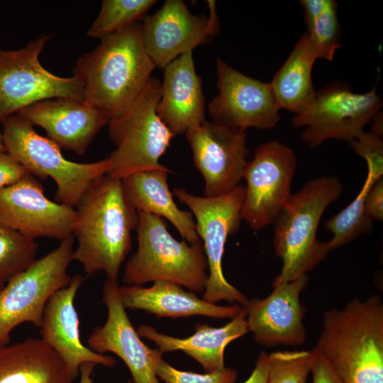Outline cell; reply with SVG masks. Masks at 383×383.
Returning <instances> with one entry per match:
<instances>
[{
    "mask_svg": "<svg viewBox=\"0 0 383 383\" xmlns=\"http://www.w3.org/2000/svg\"><path fill=\"white\" fill-rule=\"evenodd\" d=\"M125 309L143 310L157 317L184 318L204 316L216 318H234L243 309L238 304L218 306L197 297L176 283L157 280L150 287L123 285L118 288Z\"/></svg>",
    "mask_w": 383,
    "mask_h": 383,
    "instance_id": "obj_21",
    "label": "cell"
},
{
    "mask_svg": "<svg viewBox=\"0 0 383 383\" xmlns=\"http://www.w3.org/2000/svg\"><path fill=\"white\" fill-rule=\"evenodd\" d=\"M195 330L192 335L186 338L161 333L148 325H140L136 331L139 336L153 341L161 353L183 351L196 360L206 372H211L225 368L226 347L248 332L246 312L243 307L224 326L215 328L197 323Z\"/></svg>",
    "mask_w": 383,
    "mask_h": 383,
    "instance_id": "obj_22",
    "label": "cell"
},
{
    "mask_svg": "<svg viewBox=\"0 0 383 383\" xmlns=\"http://www.w3.org/2000/svg\"><path fill=\"white\" fill-rule=\"evenodd\" d=\"M84 280L82 275L76 274L67 287L51 296L45 306L40 328L41 339L60 356L74 380L84 362L106 367H112L116 363L113 357L92 351L80 340L79 321L74 299Z\"/></svg>",
    "mask_w": 383,
    "mask_h": 383,
    "instance_id": "obj_19",
    "label": "cell"
},
{
    "mask_svg": "<svg viewBox=\"0 0 383 383\" xmlns=\"http://www.w3.org/2000/svg\"><path fill=\"white\" fill-rule=\"evenodd\" d=\"M67 366L42 339L0 348V383H72Z\"/></svg>",
    "mask_w": 383,
    "mask_h": 383,
    "instance_id": "obj_24",
    "label": "cell"
},
{
    "mask_svg": "<svg viewBox=\"0 0 383 383\" xmlns=\"http://www.w3.org/2000/svg\"><path fill=\"white\" fill-rule=\"evenodd\" d=\"M28 173L10 155L0 152V189L17 182Z\"/></svg>",
    "mask_w": 383,
    "mask_h": 383,
    "instance_id": "obj_33",
    "label": "cell"
},
{
    "mask_svg": "<svg viewBox=\"0 0 383 383\" xmlns=\"http://www.w3.org/2000/svg\"><path fill=\"white\" fill-rule=\"evenodd\" d=\"M156 375L165 383H234L237 372L229 367L206 374L182 371L162 358L157 365Z\"/></svg>",
    "mask_w": 383,
    "mask_h": 383,
    "instance_id": "obj_31",
    "label": "cell"
},
{
    "mask_svg": "<svg viewBox=\"0 0 383 383\" xmlns=\"http://www.w3.org/2000/svg\"><path fill=\"white\" fill-rule=\"evenodd\" d=\"M155 68L145 50L141 23L137 22L101 39L78 59L73 76L82 84L84 101L110 121L132 106Z\"/></svg>",
    "mask_w": 383,
    "mask_h": 383,
    "instance_id": "obj_2",
    "label": "cell"
},
{
    "mask_svg": "<svg viewBox=\"0 0 383 383\" xmlns=\"http://www.w3.org/2000/svg\"><path fill=\"white\" fill-rule=\"evenodd\" d=\"M342 192L339 178L327 176L310 179L292 194L274 223L273 244L282 267L273 287L306 274L326 257L331 250L328 242L317 239L318 226L324 211Z\"/></svg>",
    "mask_w": 383,
    "mask_h": 383,
    "instance_id": "obj_3",
    "label": "cell"
},
{
    "mask_svg": "<svg viewBox=\"0 0 383 383\" xmlns=\"http://www.w3.org/2000/svg\"><path fill=\"white\" fill-rule=\"evenodd\" d=\"M308 284L306 274L273 287L265 299L248 300L243 306L248 331L259 344L270 348L278 345L296 346L304 343L303 324L305 308L300 294Z\"/></svg>",
    "mask_w": 383,
    "mask_h": 383,
    "instance_id": "obj_17",
    "label": "cell"
},
{
    "mask_svg": "<svg viewBox=\"0 0 383 383\" xmlns=\"http://www.w3.org/2000/svg\"><path fill=\"white\" fill-rule=\"evenodd\" d=\"M5 152V148L3 143L2 132L0 130V152Z\"/></svg>",
    "mask_w": 383,
    "mask_h": 383,
    "instance_id": "obj_39",
    "label": "cell"
},
{
    "mask_svg": "<svg viewBox=\"0 0 383 383\" xmlns=\"http://www.w3.org/2000/svg\"><path fill=\"white\" fill-rule=\"evenodd\" d=\"M313 351V383H344L327 359L314 349Z\"/></svg>",
    "mask_w": 383,
    "mask_h": 383,
    "instance_id": "obj_35",
    "label": "cell"
},
{
    "mask_svg": "<svg viewBox=\"0 0 383 383\" xmlns=\"http://www.w3.org/2000/svg\"><path fill=\"white\" fill-rule=\"evenodd\" d=\"M351 148L367 162L368 172L374 179L383 176V142L373 132H362L350 142Z\"/></svg>",
    "mask_w": 383,
    "mask_h": 383,
    "instance_id": "obj_32",
    "label": "cell"
},
{
    "mask_svg": "<svg viewBox=\"0 0 383 383\" xmlns=\"http://www.w3.org/2000/svg\"><path fill=\"white\" fill-rule=\"evenodd\" d=\"M38 126L60 148L84 155L109 119L84 100L55 97L32 104L16 113Z\"/></svg>",
    "mask_w": 383,
    "mask_h": 383,
    "instance_id": "obj_18",
    "label": "cell"
},
{
    "mask_svg": "<svg viewBox=\"0 0 383 383\" xmlns=\"http://www.w3.org/2000/svg\"><path fill=\"white\" fill-rule=\"evenodd\" d=\"M50 38V35L42 34L15 50L0 47V123L25 107L46 99L84 100L77 77L55 75L40 62L39 55Z\"/></svg>",
    "mask_w": 383,
    "mask_h": 383,
    "instance_id": "obj_9",
    "label": "cell"
},
{
    "mask_svg": "<svg viewBox=\"0 0 383 383\" xmlns=\"http://www.w3.org/2000/svg\"><path fill=\"white\" fill-rule=\"evenodd\" d=\"M4 286V284H0V289Z\"/></svg>",
    "mask_w": 383,
    "mask_h": 383,
    "instance_id": "obj_40",
    "label": "cell"
},
{
    "mask_svg": "<svg viewBox=\"0 0 383 383\" xmlns=\"http://www.w3.org/2000/svg\"><path fill=\"white\" fill-rule=\"evenodd\" d=\"M77 207L73 259L87 274L103 271L107 279L118 281L131 249V232L138 223V211L126 198L121 179L107 174L96 178Z\"/></svg>",
    "mask_w": 383,
    "mask_h": 383,
    "instance_id": "obj_1",
    "label": "cell"
},
{
    "mask_svg": "<svg viewBox=\"0 0 383 383\" xmlns=\"http://www.w3.org/2000/svg\"><path fill=\"white\" fill-rule=\"evenodd\" d=\"M156 2L155 0H104L87 35L102 39L116 33L137 23Z\"/></svg>",
    "mask_w": 383,
    "mask_h": 383,
    "instance_id": "obj_27",
    "label": "cell"
},
{
    "mask_svg": "<svg viewBox=\"0 0 383 383\" xmlns=\"http://www.w3.org/2000/svg\"><path fill=\"white\" fill-rule=\"evenodd\" d=\"M138 213V249L126 264L125 284L140 286L163 280L194 292H204L208 262L202 242L189 245L186 240H177L167 231L163 218Z\"/></svg>",
    "mask_w": 383,
    "mask_h": 383,
    "instance_id": "obj_4",
    "label": "cell"
},
{
    "mask_svg": "<svg viewBox=\"0 0 383 383\" xmlns=\"http://www.w3.org/2000/svg\"><path fill=\"white\" fill-rule=\"evenodd\" d=\"M77 216L74 208L48 199L30 173L0 189V223L30 238L62 240L73 235Z\"/></svg>",
    "mask_w": 383,
    "mask_h": 383,
    "instance_id": "obj_13",
    "label": "cell"
},
{
    "mask_svg": "<svg viewBox=\"0 0 383 383\" xmlns=\"http://www.w3.org/2000/svg\"><path fill=\"white\" fill-rule=\"evenodd\" d=\"M296 167V156L277 140L259 145L247 162L246 181L240 215L253 230L274 223L289 199Z\"/></svg>",
    "mask_w": 383,
    "mask_h": 383,
    "instance_id": "obj_10",
    "label": "cell"
},
{
    "mask_svg": "<svg viewBox=\"0 0 383 383\" xmlns=\"http://www.w3.org/2000/svg\"><path fill=\"white\" fill-rule=\"evenodd\" d=\"M208 2L209 17L192 14L182 0H167L159 11L144 18L143 45L155 67L165 68L180 55L209 42L218 31L215 1Z\"/></svg>",
    "mask_w": 383,
    "mask_h": 383,
    "instance_id": "obj_14",
    "label": "cell"
},
{
    "mask_svg": "<svg viewBox=\"0 0 383 383\" xmlns=\"http://www.w3.org/2000/svg\"><path fill=\"white\" fill-rule=\"evenodd\" d=\"M2 125L5 152L35 177L52 179L57 185L55 201L59 204L77 206L91 184L108 173V157L89 163L70 161L58 145L39 135L30 122L18 114L6 118Z\"/></svg>",
    "mask_w": 383,
    "mask_h": 383,
    "instance_id": "obj_5",
    "label": "cell"
},
{
    "mask_svg": "<svg viewBox=\"0 0 383 383\" xmlns=\"http://www.w3.org/2000/svg\"><path fill=\"white\" fill-rule=\"evenodd\" d=\"M170 170L139 172L121 179L129 203L138 212L168 220L189 244L199 242L196 224L190 211L181 210L173 199L167 183Z\"/></svg>",
    "mask_w": 383,
    "mask_h": 383,
    "instance_id": "obj_23",
    "label": "cell"
},
{
    "mask_svg": "<svg viewBox=\"0 0 383 383\" xmlns=\"http://www.w3.org/2000/svg\"><path fill=\"white\" fill-rule=\"evenodd\" d=\"M164 69L157 113L174 135H182L206 120L202 80L196 72L192 52Z\"/></svg>",
    "mask_w": 383,
    "mask_h": 383,
    "instance_id": "obj_20",
    "label": "cell"
},
{
    "mask_svg": "<svg viewBox=\"0 0 383 383\" xmlns=\"http://www.w3.org/2000/svg\"><path fill=\"white\" fill-rule=\"evenodd\" d=\"M245 192V187L243 185H238L226 194L213 198L196 196L180 187L174 188L172 192L196 218V231L203 240L209 269L202 299L211 304L226 300L244 306L248 301L226 280L222 269L227 238L238 231L242 219L240 209Z\"/></svg>",
    "mask_w": 383,
    "mask_h": 383,
    "instance_id": "obj_8",
    "label": "cell"
},
{
    "mask_svg": "<svg viewBox=\"0 0 383 383\" xmlns=\"http://www.w3.org/2000/svg\"><path fill=\"white\" fill-rule=\"evenodd\" d=\"M38 248L34 239L0 223V284L28 268Z\"/></svg>",
    "mask_w": 383,
    "mask_h": 383,
    "instance_id": "obj_28",
    "label": "cell"
},
{
    "mask_svg": "<svg viewBox=\"0 0 383 383\" xmlns=\"http://www.w3.org/2000/svg\"><path fill=\"white\" fill-rule=\"evenodd\" d=\"M313 360V350L270 353L267 355V383H306Z\"/></svg>",
    "mask_w": 383,
    "mask_h": 383,
    "instance_id": "obj_29",
    "label": "cell"
},
{
    "mask_svg": "<svg viewBox=\"0 0 383 383\" xmlns=\"http://www.w3.org/2000/svg\"><path fill=\"white\" fill-rule=\"evenodd\" d=\"M185 135L205 182L204 196L218 197L240 185L248 162L245 131L205 120Z\"/></svg>",
    "mask_w": 383,
    "mask_h": 383,
    "instance_id": "obj_12",
    "label": "cell"
},
{
    "mask_svg": "<svg viewBox=\"0 0 383 383\" xmlns=\"http://www.w3.org/2000/svg\"><path fill=\"white\" fill-rule=\"evenodd\" d=\"M267 355L265 352H260L252 372L243 383H267Z\"/></svg>",
    "mask_w": 383,
    "mask_h": 383,
    "instance_id": "obj_37",
    "label": "cell"
},
{
    "mask_svg": "<svg viewBox=\"0 0 383 383\" xmlns=\"http://www.w3.org/2000/svg\"><path fill=\"white\" fill-rule=\"evenodd\" d=\"M365 211L372 221H382L383 176L377 178L370 188L365 200Z\"/></svg>",
    "mask_w": 383,
    "mask_h": 383,
    "instance_id": "obj_34",
    "label": "cell"
},
{
    "mask_svg": "<svg viewBox=\"0 0 383 383\" xmlns=\"http://www.w3.org/2000/svg\"><path fill=\"white\" fill-rule=\"evenodd\" d=\"M118 281L106 279L102 301L108 316L102 326H96L87 339V347L94 352H110L128 367L134 383H160L156 370L163 354L147 346L133 328L123 306Z\"/></svg>",
    "mask_w": 383,
    "mask_h": 383,
    "instance_id": "obj_16",
    "label": "cell"
},
{
    "mask_svg": "<svg viewBox=\"0 0 383 383\" xmlns=\"http://www.w3.org/2000/svg\"><path fill=\"white\" fill-rule=\"evenodd\" d=\"M337 3L331 0L326 9L307 24L309 43L318 58L332 60L341 46Z\"/></svg>",
    "mask_w": 383,
    "mask_h": 383,
    "instance_id": "obj_30",
    "label": "cell"
},
{
    "mask_svg": "<svg viewBox=\"0 0 383 383\" xmlns=\"http://www.w3.org/2000/svg\"><path fill=\"white\" fill-rule=\"evenodd\" d=\"M96 365L93 362H84L79 367V383H93L91 374Z\"/></svg>",
    "mask_w": 383,
    "mask_h": 383,
    "instance_id": "obj_38",
    "label": "cell"
},
{
    "mask_svg": "<svg viewBox=\"0 0 383 383\" xmlns=\"http://www.w3.org/2000/svg\"><path fill=\"white\" fill-rule=\"evenodd\" d=\"M331 0H303L300 1L305 16L306 24L310 23L330 4Z\"/></svg>",
    "mask_w": 383,
    "mask_h": 383,
    "instance_id": "obj_36",
    "label": "cell"
},
{
    "mask_svg": "<svg viewBox=\"0 0 383 383\" xmlns=\"http://www.w3.org/2000/svg\"><path fill=\"white\" fill-rule=\"evenodd\" d=\"M318 59L304 33L270 82L280 109L296 115L314 101L316 92L312 82V68Z\"/></svg>",
    "mask_w": 383,
    "mask_h": 383,
    "instance_id": "obj_25",
    "label": "cell"
},
{
    "mask_svg": "<svg viewBox=\"0 0 383 383\" xmlns=\"http://www.w3.org/2000/svg\"><path fill=\"white\" fill-rule=\"evenodd\" d=\"M74 235L61 240L57 248L35 260L0 289V348L10 342L11 332L30 322L40 328L51 296L67 287L72 277L67 268L74 260Z\"/></svg>",
    "mask_w": 383,
    "mask_h": 383,
    "instance_id": "obj_7",
    "label": "cell"
},
{
    "mask_svg": "<svg viewBox=\"0 0 383 383\" xmlns=\"http://www.w3.org/2000/svg\"><path fill=\"white\" fill-rule=\"evenodd\" d=\"M218 94L209 104L213 121L245 131L273 128L281 109L270 83L248 77L216 60Z\"/></svg>",
    "mask_w": 383,
    "mask_h": 383,
    "instance_id": "obj_15",
    "label": "cell"
},
{
    "mask_svg": "<svg viewBox=\"0 0 383 383\" xmlns=\"http://www.w3.org/2000/svg\"><path fill=\"white\" fill-rule=\"evenodd\" d=\"M382 100L374 87L355 94L345 85L334 84L316 93L312 104L292 120L296 128L305 127L301 139L311 148L328 139L350 142L377 116Z\"/></svg>",
    "mask_w": 383,
    "mask_h": 383,
    "instance_id": "obj_11",
    "label": "cell"
},
{
    "mask_svg": "<svg viewBox=\"0 0 383 383\" xmlns=\"http://www.w3.org/2000/svg\"><path fill=\"white\" fill-rule=\"evenodd\" d=\"M161 82L150 77L132 106L109 121V134L116 148L108 157L107 174L122 179L150 170H170L160 158L174 135L157 113Z\"/></svg>",
    "mask_w": 383,
    "mask_h": 383,
    "instance_id": "obj_6",
    "label": "cell"
},
{
    "mask_svg": "<svg viewBox=\"0 0 383 383\" xmlns=\"http://www.w3.org/2000/svg\"><path fill=\"white\" fill-rule=\"evenodd\" d=\"M377 179L367 172V177L359 194L344 209L325 223L326 230L333 234L328 241L331 250L343 245L363 233H368L373 221L365 211L366 195Z\"/></svg>",
    "mask_w": 383,
    "mask_h": 383,
    "instance_id": "obj_26",
    "label": "cell"
}]
</instances>
